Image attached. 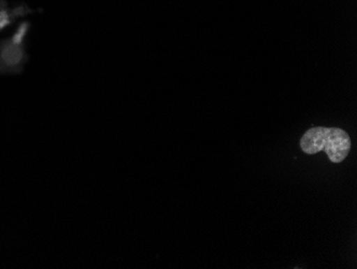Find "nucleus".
Returning a JSON list of instances; mask_svg holds the SVG:
<instances>
[{"mask_svg":"<svg viewBox=\"0 0 357 269\" xmlns=\"http://www.w3.org/2000/svg\"><path fill=\"white\" fill-rule=\"evenodd\" d=\"M301 150L307 154L326 152L333 163H340L351 150L350 136L339 128L316 126L307 130L300 140Z\"/></svg>","mask_w":357,"mask_h":269,"instance_id":"f257e3e1","label":"nucleus"}]
</instances>
